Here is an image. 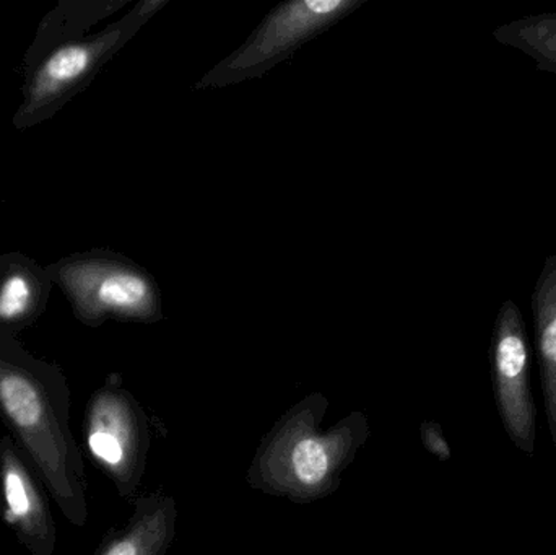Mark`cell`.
Segmentation results:
<instances>
[{"label":"cell","mask_w":556,"mask_h":555,"mask_svg":"<svg viewBox=\"0 0 556 555\" xmlns=\"http://www.w3.org/2000/svg\"><path fill=\"white\" fill-rule=\"evenodd\" d=\"M0 416L68 520L81 514L80 459L68 430V404L35 375L0 362Z\"/></svg>","instance_id":"6da1fadb"},{"label":"cell","mask_w":556,"mask_h":555,"mask_svg":"<svg viewBox=\"0 0 556 555\" xmlns=\"http://www.w3.org/2000/svg\"><path fill=\"white\" fill-rule=\"evenodd\" d=\"M363 3L365 0H290L280 3L233 54L204 75L198 87H227L261 77Z\"/></svg>","instance_id":"7a4b0ae2"},{"label":"cell","mask_w":556,"mask_h":555,"mask_svg":"<svg viewBox=\"0 0 556 555\" xmlns=\"http://www.w3.org/2000/svg\"><path fill=\"white\" fill-rule=\"evenodd\" d=\"M490 375L500 420L509 442L526 456L538 449V406L531 384V345L521 308L505 300L490 341Z\"/></svg>","instance_id":"3957f363"},{"label":"cell","mask_w":556,"mask_h":555,"mask_svg":"<svg viewBox=\"0 0 556 555\" xmlns=\"http://www.w3.org/2000/svg\"><path fill=\"white\" fill-rule=\"evenodd\" d=\"M0 482L7 505V520L15 528L23 546L31 555H51L54 551V521L28 466L16 452L15 440L0 443Z\"/></svg>","instance_id":"277c9868"},{"label":"cell","mask_w":556,"mask_h":555,"mask_svg":"<svg viewBox=\"0 0 556 555\" xmlns=\"http://www.w3.org/2000/svg\"><path fill=\"white\" fill-rule=\"evenodd\" d=\"M80 295L97 313L124 318L160 316V293L146 270L123 263L94 264L81 273Z\"/></svg>","instance_id":"5b68a950"},{"label":"cell","mask_w":556,"mask_h":555,"mask_svg":"<svg viewBox=\"0 0 556 555\" xmlns=\"http://www.w3.org/2000/svg\"><path fill=\"white\" fill-rule=\"evenodd\" d=\"M531 308L545 417L556 455V254L545 260L539 274Z\"/></svg>","instance_id":"8992f818"},{"label":"cell","mask_w":556,"mask_h":555,"mask_svg":"<svg viewBox=\"0 0 556 555\" xmlns=\"http://www.w3.org/2000/svg\"><path fill=\"white\" fill-rule=\"evenodd\" d=\"M493 39L528 55L539 71L556 74V12L511 20L493 31Z\"/></svg>","instance_id":"52a82bcc"},{"label":"cell","mask_w":556,"mask_h":555,"mask_svg":"<svg viewBox=\"0 0 556 555\" xmlns=\"http://www.w3.org/2000/svg\"><path fill=\"white\" fill-rule=\"evenodd\" d=\"M293 466L301 481L314 484L326 476L329 463L326 452L316 440H303L294 449Z\"/></svg>","instance_id":"ba28073f"},{"label":"cell","mask_w":556,"mask_h":555,"mask_svg":"<svg viewBox=\"0 0 556 555\" xmlns=\"http://www.w3.org/2000/svg\"><path fill=\"white\" fill-rule=\"evenodd\" d=\"M31 283L22 274H13L0 289V318L15 319L28 310L31 303Z\"/></svg>","instance_id":"9c48e42d"},{"label":"cell","mask_w":556,"mask_h":555,"mask_svg":"<svg viewBox=\"0 0 556 555\" xmlns=\"http://www.w3.org/2000/svg\"><path fill=\"white\" fill-rule=\"evenodd\" d=\"M88 446H90L91 453L101 462L106 463V465L117 466L123 463V442L114 439L110 433L90 429V432H88Z\"/></svg>","instance_id":"30bf717a"},{"label":"cell","mask_w":556,"mask_h":555,"mask_svg":"<svg viewBox=\"0 0 556 555\" xmlns=\"http://www.w3.org/2000/svg\"><path fill=\"white\" fill-rule=\"evenodd\" d=\"M104 555H139V550L132 540H124L110 547Z\"/></svg>","instance_id":"8fae6325"}]
</instances>
